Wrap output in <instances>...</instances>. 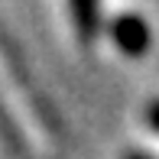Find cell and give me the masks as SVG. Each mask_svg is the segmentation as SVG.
Listing matches in <instances>:
<instances>
[{
	"mask_svg": "<svg viewBox=\"0 0 159 159\" xmlns=\"http://www.w3.org/2000/svg\"><path fill=\"white\" fill-rule=\"evenodd\" d=\"M111 39L124 55L140 59L149 49V42H153V30H149V23L140 13H117L111 20Z\"/></svg>",
	"mask_w": 159,
	"mask_h": 159,
	"instance_id": "obj_1",
	"label": "cell"
},
{
	"mask_svg": "<svg viewBox=\"0 0 159 159\" xmlns=\"http://www.w3.org/2000/svg\"><path fill=\"white\" fill-rule=\"evenodd\" d=\"M71 20H75V33L81 42H94L101 36V7L91 3V0H81V3H71Z\"/></svg>",
	"mask_w": 159,
	"mask_h": 159,
	"instance_id": "obj_2",
	"label": "cell"
},
{
	"mask_svg": "<svg viewBox=\"0 0 159 159\" xmlns=\"http://www.w3.org/2000/svg\"><path fill=\"white\" fill-rule=\"evenodd\" d=\"M143 120L149 124V130H156V133H159V101H149V104H146Z\"/></svg>",
	"mask_w": 159,
	"mask_h": 159,
	"instance_id": "obj_3",
	"label": "cell"
},
{
	"mask_svg": "<svg viewBox=\"0 0 159 159\" xmlns=\"http://www.w3.org/2000/svg\"><path fill=\"white\" fill-rule=\"evenodd\" d=\"M124 159H156V156H149V153H143V149H133V153H127Z\"/></svg>",
	"mask_w": 159,
	"mask_h": 159,
	"instance_id": "obj_4",
	"label": "cell"
}]
</instances>
